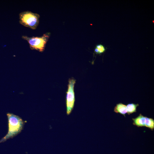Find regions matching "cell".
<instances>
[{"instance_id": "1", "label": "cell", "mask_w": 154, "mask_h": 154, "mask_svg": "<svg viewBox=\"0 0 154 154\" xmlns=\"http://www.w3.org/2000/svg\"><path fill=\"white\" fill-rule=\"evenodd\" d=\"M8 131L7 134L0 140V143L12 138L21 132L23 129L24 123L19 116L13 114L8 113Z\"/></svg>"}, {"instance_id": "2", "label": "cell", "mask_w": 154, "mask_h": 154, "mask_svg": "<svg viewBox=\"0 0 154 154\" xmlns=\"http://www.w3.org/2000/svg\"><path fill=\"white\" fill-rule=\"evenodd\" d=\"M50 33H47L39 37H29L23 35L22 36V38L27 41L31 49L37 50L42 52L44 50L46 43L50 37Z\"/></svg>"}, {"instance_id": "3", "label": "cell", "mask_w": 154, "mask_h": 154, "mask_svg": "<svg viewBox=\"0 0 154 154\" xmlns=\"http://www.w3.org/2000/svg\"><path fill=\"white\" fill-rule=\"evenodd\" d=\"M40 15L36 13L26 11L19 14V22L23 26L32 29H36L39 21Z\"/></svg>"}, {"instance_id": "4", "label": "cell", "mask_w": 154, "mask_h": 154, "mask_svg": "<svg viewBox=\"0 0 154 154\" xmlns=\"http://www.w3.org/2000/svg\"><path fill=\"white\" fill-rule=\"evenodd\" d=\"M76 81V80L73 78L69 79L68 80L66 98V114L67 115L70 114L74 106L75 98L74 87Z\"/></svg>"}, {"instance_id": "5", "label": "cell", "mask_w": 154, "mask_h": 154, "mask_svg": "<svg viewBox=\"0 0 154 154\" xmlns=\"http://www.w3.org/2000/svg\"><path fill=\"white\" fill-rule=\"evenodd\" d=\"M133 124L138 127L145 126V116L140 114L137 117L133 118Z\"/></svg>"}, {"instance_id": "6", "label": "cell", "mask_w": 154, "mask_h": 154, "mask_svg": "<svg viewBox=\"0 0 154 154\" xmlns=\"http://www.w3.org/2000/svg\"><path fill=\"white\" fill-rule=\"evenodd\" d=\"M114 111L115 112L119 113L125 117V115L127 113L126 105L122 103L117 104L115 106Z\"/></svg>"}, {"instance_id": "7", "label": "cell", "mask_w": 154, "mask_h": 154, "mask_svg": "<svg viewBox=\"0 0 154 154\" xmlns=\"http://www.w3.org/2000/svg\"><path fill=\"white\" fill-rule=\"evenodd\" d=\"M139 106L138 104L130 103L128 104L126 106L127 113L130 115L132 113L136 112L137 107Z\"/></svg>"}, {"instance_id": "8", "label": "cell", "mask_w": 154, "mask_h": 154, "mask_svg": "<svg viewBox=\"0 0 154 154\" xmlns=\"http://www.w3.org/2000/svg\"><path fill=\"white\" fill-rule=\"evenodd\" d=\"M145 127L153 130L154 129V120L151 118L145 117Z\"/></svg>"}, {"instance_id": "9", "label": "cell", "mask_w": 154, "mask_h": 154, "mask_svg": "<svg viewBox=\"0 0 154 154\" xmlns=\"http://www.w3.org/2000/svg\"><path fill=\"white\" fill-rule=\"evenodd\" d=\"M96 48H97L98 50L99 54H100L103 53L105 52L106 50L105 47L101 44L97 45Z\"/></svg>"}]
</instances>
